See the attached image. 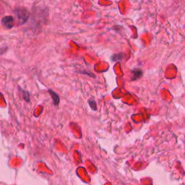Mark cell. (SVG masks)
I'll use <instances>...</instances> for the list:
<instances>
[{"instance_id": "1", "label": "cell", "mask_w": 185, "mask_h": 185, "mask_svg": "<svg viewBox=\"0 0 185 185\" xmlns=\"http://www.w3.org/2000/svg\"><path fill=\"white\" fill-rule=\"evenodd\" d=\"M15 15L17 17V20L20 25L24 24L28 21L29 18L28 11L22 7H17L15 10Z\"/></svg>"}, {"instance_id": "2", "label": "cell", "mask_w": 185, "mask_h": 185, "mask_svg": "<svg viewBox=\"0 0 185 185\" xmlns=\"http://www.w3.org/2000/svg\"><path fill=\"white\" fill-rule=\"evenodd\" d=\"M2 23L7 29H11L14 26V18L12 16H5L2 19Z\"/></svg>"}, {"instance_id": "3", "label": "cell", "mask_w": 185, "mask_h": 185, "mask_svg": "<svg viewBox=\"0 0 185 185\" xmlns=\"http://www.w3.org/2000/svg\"><path fill=\"white\" fill-rule=\"evenodd\" d=\"M49 94L51 95L52 98V100L54 101V104L55 106H58L59 104V96L54 92L52 90H49Z\"/></svg>"}, {"instance_id": "4", "label": "cell", "mask_w": 185, "mask_h": 185, "mask_svg": "<svg viewBox=\"0 0 185 185\" xmlns=\"http://www.w3.org/2000/svg\"><path fill=\"white\" fill-rule=\"evenodd\" d=\"M133 72L134 77L132 78V80H135L139 79L140 77H141L143 76V71L140 69H135L132 70Z\"/></svg>"}, {"instance_id": "5", "label": "cell", "mask_w": 185, "mask_h": 185, "mask_svg": "<svg viewBox=\"0 0 185 185\" xmlns=\"http://www.w3.org/2000/svg\"><path fill=\"white\" fill-rule=\"evenodd\" d=\"M124 54L123 53H119V54H114L112 57V61H120V60H122L123 58H124Z\"/></svg>"}, {"instance_id": "6", "label": "cell", "mask_w": 185, "mask_h": 185, "mask_svg": "<svg viewBox=\"0 0 185 185\" xmlns=\"http://www.w3.org/2000/svg\"><path fill=\"white\" fill-rule=\"evenodd\" d=\"M88 102H89V105L91 106V108H92L93 111H96L97 110V106H96V103L95 101V100L93 99H90L88 100Z\"/></svg>"}, {"instance_id": "7", "label": "cell", "mask_w": 185, "mask_h": 185, "mask_svg": "<svg viewBox=\"0 0 185 185\" xmlns=\"http://www.w3.org/2000/svg\"><path fill=\"white\" fill-rule=\"evenodd\" d=\"M22 96H23V98L25 101L28 102L30 100V95H29V92L28 91H22Z\"/></svg>"}]
</instances>
